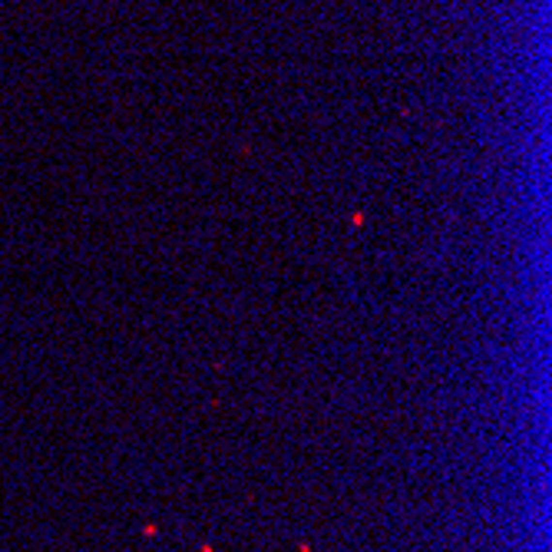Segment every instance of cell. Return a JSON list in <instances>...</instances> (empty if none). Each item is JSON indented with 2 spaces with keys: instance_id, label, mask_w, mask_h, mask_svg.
Returning a JSON list of instances; mask_svg holds the SVG:
<instances>
[{
  "instance_id": "cell-1",
  "label": "cell",
  "mask_w": 552,
  "mask_h": 552,
  "mask_svg": "<svg viewBox=\"0 0 552 552\" xmlns=\"http://www.w3.org/2000/svg\"><path fill=\"white\" fill-rule=\"evenodd\" d=\"M202 552H212V546H205V549H202Z\"/></svg>"
},
{
  "instance_id": "cell-2",
  "label": "cell",
  "mask_w": 552,
  "mask_h": 552,
  "mask_svg": "<svg viewBox=\"0 0 552 552\" xmlns=\"http://www.w3.org/2000/svg\"><path fill=\"white\" fill-rule=\"evenodd\" d=\"M301 552H308V546H301Z\"/></svg>"
}]
</instances>
